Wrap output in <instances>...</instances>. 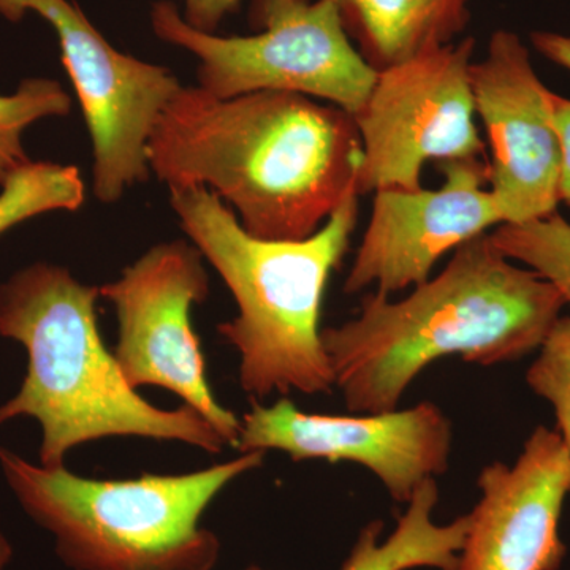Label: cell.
<instances>
[{
	"label": "cell",
	"mask_w": 570,
	"mask_h": 570,
	"mask_svg": "<svg viewBox=\"0 0 570 570\" xmlns=\"http://www.w3.org/2000/svg\"><path fill=\"white\" fill-rule=\"evenodd\" d=\"M475 116L491 160L489 189L504 224L542 219L560 205L561 142L553 96L515 32L491 33L482 61L472 62Z\"/></svg>",
	"instance_id": "cell-11"
},
{
	"label": "cell",
	"mask_w": 570,
	"mask_h": 570,
	"mask_svg": "<svg viewBox=\"0 0 570 570\" xmlns=\"http://www.w3.org/2000/svg\"><path fill=\"white\" fill-rule=\"evenodd\" d=\"M527 382L553 406L557 431L570 455V316H561L550 330L528 370Z\"/></svg>",
	"instance_id": "cell-19"
},
{
	"label": "cell",
	"mask_w": 570,
	"mask_h": 570,
	"mask_svg": "<svg viewBox=\"0 0 570 570\" xmlns=\"http://www.w3.org/2000/svg\"><path fill=\"white\" fill-rule=\"evenodd\" d=\"M438 189H387L374 194L370 224L348 269L344 294L366 288L384 295L430 279L445 254L504 224L480 159L439 164Z\"/></svg>",
	"instance_id": "cell-12"
},
{
	"label": "cell",
	"mask_w": 570,
	"mask_h": 570,
	"mask_svg": "<svg viewBox=\"0 0 570 570\" xmlns=\"http://www.w3.org/2000/svg\"><path fill=\"white\" fill-rule=\"evenodd\" d=\"M246 452L189 474L102 480L37 466L0 448V471L22 510L55 538L71 570H213L220 542L200 520L236 479L264 466Z\"/></svg>",
	"instance_id": "cell-5"
},
{
	"label": "cell",
	"mask_w": 570,
	"mask_h": 570,
	"mask_svg": "<svg viewBox=\"0 0 570 570\" xmlns=\"http://www.w3.org/2000/svg\"><path fill=\"white\" fill-rule=\"evenodd\" d=\"M0 236L32 217L52 212H77L86 187L75 165L29 160L0 184Z\"/></svg>",
	"instance_id": "cell-16"
},
{
	"label": "cell",
	"mask_w": 570,
	"mask_h": 570,
	"mask_svg": "<svg viewBox=\"0 0 570 570\" xmlns=\"http://www.w3.org/2000/svg\"><path fill=\"white\" fill-rule=\"evenodd\" d=\"M236 449L279 450L294 461L355 463L373 472L390 497L407 504L423 482L445 474L452 422L431 401L379 414H309L281 397L272 406L250 400Z\"/></svg>",
	"instance_id": "cell-10"
},
{
	"label": "cell",
	"mask_w": 570,
	"mask_h": 570,
	"mask_svg": "<svg viewBox=\"0 0 570 570\" xmlns=\"http://www.w3.org/2000/svg\"><path fill=\"white\" fill-rule=\"evenodd\" d=\"M490 238L510 261L553 284L570 307V224L561 214L498 225Z\"/></svg>",
	"instance_id": "cell-17"
},
{
	"label": "cell",
	"mask_w": 570,
	"mask_h": 570,
	"mask_svg": "<svg viewBox=\"0 0 570 570\" xmlns=\"http://www.w3.org/2000/svg\"><path fill=\"white\" fill-rule=\"evenodd\" d=\"M11 558H13V547H11L10 540L7 535L0 531V570H6L7 566L10 564Z\"/></svg>",
	"instance_id": "cell-23"
},
{
	"label": "cell",
	"mask_w": 570,
	"mask_h": 570,
	"mask_svg": "<svg viewBox=\"0 0 570 570\" xmlns=\"http://www.w3.org/2000/svg\"><path fill=\"white\" fill-rule=\"evenodd\" d=\"M28 13L55 29L92 141L94 195L116 204L151 175L149 135L183 85L167 67L116 50L73 0H0V17L7 21Z\"/></svg>",
	"instance_id": "cell-8"
},
{
	"label": "cell",
	"mask_w": 570,
	"mask_h": 570,
	"mask_svg": "<svg viewBox=\"0 0 570 570\" xmlns=\"http://www.w3.org/2000/svg\"><path fill=\"white\" fill-rule=\"evenodd\" d=\"M439 502L436 479L426 480L407 502L395 531L382 540L384 521L367 523L341 570H459L469 530V515L448 524L434 521ZM245 570H265L249 566Z\"/></svg>",
	"instance_id": "cell-15"
},
{
	"label": "cell",
	"mask_w": 570,
	"mask_h": 570,
	"mask_svg": "<svg viewBox=\"0 0 570 570\" xmlns=\"http://www.w3.org/2000/svg\"><path fill=\"white\" fill-rule=\"evenodd\" d=\"M358 197L351 190L316 234L291 242L250 235L206 187L170 190L184 234L234 295L238 314L217 332L239 354V385L250 400L335 390L322 344V302L351 247Z\"/></svg>",
	"instance_id": "cell-4"
},
{
	"label": "cell",
	"mask_w": 570,
	"mask_h": 570,
	"mask_svg": "<svg viewBox=\"0 0 570 570\" xmlns=\"http://www.w3.org/2000/svg\"><path fill=\"white\" fill-rule=\"evenodd\" d=\"M566 302L538 273L480 235L453 250L438 276L406 298H363L358 316L322 328V344L352 414L395 411L434 362L460 356L494 366L538 351Z\"/></svg>",
	"instance_id": "cell-2"
},
{
	"label": "cell",
	"mask_w": 570,
	"mask_h": 570,
	"mask_svg": "<svg viewBox=\"0 0 570 570\" xmlns=\"http://www.w3.org/2000/svg\"><path fill=\"white\" fill-rule=\"evenodd\" d=\"M70 110L69 92L51 78H26L13 94H0V184L31 160L22 142L26 130L41 119L61 118Z\"/></svg>",
	"instance_id": "cell-18"
},
{
	"label": "cell",
	"mask_w": 570,
	"mask_h": 570,
	"mask_svg": "<svg viewBox=\"0 0 570 570\" xmlns=\"http://www.w3.org/2000/svg\"><path fill=\"white\" fill-rule=\"evenodd\" d=\"M553 118L561 142L560 204L570 208V99L553 96Z\"/></svg>",
	"instance_id": "cell-21"
},
{
	"label": "cell",
	"mask_w": 570,
	"mask_h": 570,
	"mask_svg": "<svg viewBox=\"0 0 570 570\" xmlns=\"http://www.w3.org/2000/svg\"><path fill=\"white\" fill-rule=\"evenodd\" d=\"M242 0H184L183 18L202 32L216 33L220 22L235 13Z\"/></svg>",
	"instance_id": "cell-20"
},
{
	"label": "cell",
	"mask_w": 570,
	"mask_h": 570,
	"mask_svg": "<svg viewBox=\"0 0 570 570\" xmlns=\"http://www.w3.org/2000/svg\"><path fill=\"white\" fill-rule=\"evenodd\" d=\"M205 258L184 239L159 243L102 285L100 296L118 316L115 354L130 387H160L204 415L236 449L242 419L214 396L206 376L193 307L209 295Z\"/></svg>",
	"instance_id": "cell-9"
},
{
	"label": "cell",
	"mask_w": 570,
	"mask_h": 570,
	"mask_svg": "<svg viewBox=\"0 0 570 570\" xmlns=\"http://www.w3.org/2000/svg\"><path fill=\"white\" fill-rule=\"evenodd\" d=\"M157 39L198 59L202 89L219 99L243 94L294 92L355 116L377 71L356 50L337 0H253V36H217L187 24L170 0L151 7Z\"/></svg>",
	"instance_id": "cell-6"
},
{
	"label": "cell",
	"mask_w": 570,
	"mask_h": 570,
	"mask_svg": "<svg viewBox=\"0 0 570 570\" xmlns=\"http://www.w3.org/2000/svg\"><path fill=\"white\" fill-rule=\"evenodd\" d=\"M459 570H560V521L570 494V455L558 431L538 426L512 466L480 471Z\"/></svg>",
	"instance_id": "cell-13"
},
{
	"label": "cell",
	"mask_w": 570,
	"mask_h": 570,
	"mask_svg": "<svg viewBox=\"0 0 570 570\" xmlns=\"http://www.w3.org/2000/svg\"><path fill=\"white\" fill-rule=\"evenodd\" d=\"M100 288L66 266L37 262L0 285V336L28 352L17 395L0 404V426L40 423V466H66L70 450L105 438L176 441L208 453L227 442L195 409H160L124 377L97 324Z\"/></svg>",
	"instance_id": "cell-3"
},
{
	"label": "cell",
	"mask_w": 570,
	"mask_h": 570,
	"mask_svg": "<svg viewBox=\"0 0 570 570\" xmlns=\"http://www.w3.org/2000/svg\"><path fill=\"white\" fill-rule=\"evenodd\" d=\"M474 52V37H464L377 71L354 116L363 148L358 195L422 189L423 167L431 160L480 159L485 154L471 86Z\"/></svg>",
	"instance_id": "cell-7"
},
{
	"label": "cell",
	"mask_w": 570,
	"mask_h": 570,
	"mask_svg": "<svg viewBox=\"0 0 570 570\" xmlns=\"http://www.w3.org/2000/svg\"><path fill=\"white\" fill-rule=\"evenodd\" d=\"M531 43L543 58L570 71V36L538 31L531 33Z\"/></svg>",
	"instance_id": "cell-22"
},
{
	"label": "cell",
	"mask_w": 570,
	"mask_h": 570,
	"mask_svg": "<svg viewBox=\"0 0 570 570\" xmlns=\"http://www.w3.org/2000/svg\"><path fill=\"white\" fill-rule=\"evenodd\" d=\"M356 50L374 70L453 43L466 31L474 0H337Z\"/></svg>",
	"instance_id": "cell-14"
},
{
	"label": "cell",
	"mask_w": 570,
	"mask_h": 570,
	"mask_svg": "<svg viewBox=\"0 0 570 570\" xmlns=\"http://www.w3.org/2000/svg\"><path fill=\"white\" fill-rule=\"evenodd\" d=\"M149 170L168 190L206 187L250 235L298 242L356 189L363 148L354 116L294 92L219 99L183 86L160 112Z\"/></svg>",
	"instance_id": "cell-1"
}]
</instances>
